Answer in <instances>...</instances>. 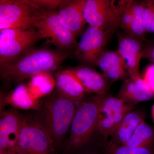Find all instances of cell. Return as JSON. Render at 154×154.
Returning <instances> with one entry per match:
<instances>
[{
  "instance_id": "cell-26",
  "label": "cell",
  "mask_w": 154,
  "mask_h": 154,
  "mask_svg": "<svg viewBox=\"0 0 154 154\" xmlns=\"http://www.w3.org/2000/svg\"><path fill=\"white\" fill-rule=\"evenodd\" d=\"M32 2L46 11H57L64 0H31Z\"/></svg>"
},
{
  "instance_id": "cell-25",
  "label": "cell",
  "mask_w": 154,
  "mask_h": 154,
  "mask_svg": "<svg viewBox=\"0 0 154 154\" xmlns=\"http://www.w3.org/2000/svg\"><path fill=\"white\" fill-rule=\"evenodd\" d=\"M144 17L146 33H154V0L143 1Z\"/></svg>"
},
{
  "instance_id": "cell-29",
  "label": "cell",
  "mask_w": 154,
  "mask_h": 154,
  "mask_svg": "<svg viewBox=\"0 0 154 154\" xmlns=\"http://www.w3.org/2000/svg\"><path fill=\"white\" fill-rule=\"evenodd\" d=\"M0 154H17V153L11 150L0 151Z\"/></svg>"
},
{
  "instance_id": "cell-9",
  "label": "cell",
  "mask_w": 154,
  "mask_h": 154,
  "mask_svg": "<svg viewBox=\"0 0 154 154\" xmlns=\"http://www.w3.org/2000/svg\"><path fill=\"white\" fill-rule=\"evenodd\" d=\"M99 130L105 141L110 136L125 116L133 111L135 105L127 104L108 94L100 95Z\"/></svg>"
},
{
  "instance_id": "cell-10",
  "label": "cell",
  "mask_w": 154,
  "mask_h": 154,
  "mask_svg": "<svg viewBox=\"0 0 154 154\" xmlns=\"http://www.w3.org/2000/svg\"><path fill=\"white\" fill-rule=\"evenodd\" d=\"M112 33L89 26L84 31L75 51L76 57L84 65L96 66V61L105 50Z\"/></svg>"
},
{
  "instance_id": "cell-23",
  "label": "cell",
  "mask_w": 154,
  "mask_h": 154,
  "mask_svg": "<svg viewBox=\"0 0 154 154\" xmlns=\"http://www.w3.org/2000/svg\"><path fill=\"white\" fill-rule=\"evenodd\" d=\"M101 146L104 154H154L152 148H136L110 143L108 140Z\"/></svg>"
},
{
  "instance_id": "cell-21",
  "label": "cell",
  "mask_w": 154,
  "mask_h": 154,
  "mask_svg": "<svg viewBox=\"0 0 154 154\" xmlns=\"http://www.w3.org/2000/svg\"><path fill=\"white\" fill-rule=\"evenodd\" d=\"M154 141V130L143 120L124 145L132 147L152 148Z\"/></svg>"
},
{
  "instance_id": "cell-30",
  "label": "cell",
  "mask_w": 154,
  "mask_h": 154,
  "mask_svg": "<svg viewBox=\"0 0 154 154\" xmlns=\"http://www.w3.org/2000/svg\"><path fill=\"white\" fill-rule=\"evenodd\" d=\"M151 114L152 119L154 123V105H153L152 107Z\"/></svg>"
},
{
  "instance_id": "cell-7",
  "label": "cell",
  "mask_w": 154,
  "mask_h": 154,
  "mask_svg": "<svg viewBox=\"0 0 154 154\" xmlns=\"http://www.w3.org/2000/svg\"><path fill=\"white\" fill-rule=\"evenodd\" d=\"M36 28L43 38H47L57 49L71 51L76 49V38L61 22L57 11H46Z\"/></svg>"
},
{
  "instance_id": "cell-22",
  "label": "cell",
  "mask_w": 154,
  "mask_h": 154,
  "mask_svg": "<svg viewBox=\"0 0 154 154\" xmlns=\"http://www.w3.org/2000/svg\"><path fill=\"white\" fill-rule=\"evenodd\" d=\"M56 86V81L51 73L45 72L30 79L29 91L36 99L50 94Z\"/></svg>"
},
{
  "instance_id": "cell-18",
  "label": "cell",
  "mask_w": 154,
  "mask_h": 154,
  "mask_svg": "<svg viewBox=\"0 0 154 154\" xmlns=\"http://www.w3.org/2000/svg\"><path fill=\"white\" fill-rule=\"evenodd\" d=\"M143 120L142 116L137 112L132 111L128 113L110 136L108 141L114 144L124 145Z\"/></svg>"
},
{
  "instance_id": "cell-31",
  "label": "cell",
  "mask_w": 154,
  "mask_h": 154,
  "mask_svg": "<svg viewBox=\"0 0 154 154\" xmlns=\"http://www.w3.org/2000/svg\"><path fill=\"white\" fill-rule=\"evenodd\" d=\"M96 154L94 153L88 152V153H85V154Z\"/></svg>"
},
{
  "instance_id": "cell-19",
  "label": "cell",
  "mask_w": 154,
  "mask_h": 154,
  "mask_svg": "<svg viewBox=\"0 0 154 154\" xmlns=\"http://www.w3.org/2000/svg\"><path fill=\"white\" fill-rule=\"evenodd\" d=\"M5 102L14 107L25 109L34 108L37 110L40 104L37 99L30 93L28 86L24 84L18 85L11 91L5 97Z\"/></svg>"
},
{
  "instance_id": "cell-15",
  "label": "cell",
  "mask_w": 154,
  "mask_h": 154,
  "mask_svg": "<svg viewBox=\"0 0 154 154\" xmlns=\"http://www.w3.org/2000/svg\"><path fill=\"white\" fill-rule=\"evenodd\" d=\"M76 76L88 94H107L109 83L103 75L92 67L82 65L69 69Z\"/></svg>"
},
{
  "instance_id": "cell-27",
  "label": "cell",
  "mask_w": 154,
  "mask_h": 154,
  "mask_svg": "<svg viewBox=\"0 0 154 154\" xmlns=\"http://www.w3.org/2000/svg\"><path fill=\"white\" fill-rule=\"evenodd\" d=\"M143 78L148 84L154 93V64L149 66L146 68Z\"/></svg>"
},
{
  "instance_id": "cell-13",
  "label": "cell",
  "mask_w": 154,
  "mask_h": 154,
  "mask_svg": "<svg viewBox=\"0 0 154 154\" xmlns=\"http://www.w3.org/2000/svg\"><path fill=\"white\" fill-rule=\"evenodd\" d=\"M86 0H64L57 11L62 23L75 37L84 32L87 24L83 14Z\"/></svg>"
},
{
  "instance_id": "cell-16",
  "label": "cell",
  "mask_w": 154,
  "mask_h": 154,
  "mask_svg": "<svg viewBox=\"0 0 154 154\" xmlns=\"http://www.w3.org/2000/svg\"><path fill=\"white\" fill-rule=\"evenodd\" d=\"M102 74L108 82H114L124 79L126 72L123 61L117 51L105 49L96 61Z\"/></svg>"
},
{
  "instance_id": "cell-24",
  "label": "cell",
  "mask_w": 154,
  "mask_h": 154,
  "mask_svg": "<svg viewBox=\"0 0 154 154\" xmlns=\"http://www.w3.org/2000/svg\"><path fill=\"white\" fill-rule=\"evenodd\" d=\"M132 1H122L119 2V26L129 35L131 19Z\"/></svg>"
},
{
  "instance_id": "cell-8",
  "label": "cell",
  "mask_w": 154,
  "mask_h": 154,
  "mask_svg": "<svg viewBox=\"0 0 154 154\" xmlns=\"http://www.w3.org/2000/svg\"><path fill=\"white\" fill-rule=\"evenodd\" d=\"M114 2L86 0L83 14L86 23L89 26L113 33L119 27V9Z\"/></svg>"
},
{
  "instance_id": "cell-3",
  "label": "cell",
  "mask_w": 154,
  "mask_h": 154,
  "mask_svg": "<svg viewBox=\"0 0 154 154\" xmlns=\"http://www.w3.org/2000/svg\"><path fill=\"white\" fill-rule=\"evenodd\" d=\"M100 100V95H96L82 102L77 108L65 145L66 153L73 152L85 145L98 129Z\"/></svg>"
},
{
  "instance_id": "cell-20",
  "label": "cell",
  "mask_w": 154,
  "mask_h": 154,
  "mask_svg": "<svg viewBox=\"0 0 154 154\" xmlns=\"http://www.w3.org/2000/svg\"><path fill=\"white\" fill-rule=\"evenodd\" d=\"M143 1H132L130 36L141 42L145 40L146 31L144 17Z\"/></svg>"
},
{
  "instance_id": "cell-14",
  "label": "cell",
  "mask_w": 154,
  "mask_h": 154,
  "mask_svg": "<svg viewBox=\"0 0 154 154\" xmlns=\"http://www.w3.org/2000/svg\"><path fill=\"white\" fill-rule=\"evenodd\" d=\"M154 96V93L143 78H130L122 84L117 98L134 105L140 102L148 101Z\"/></svg>"
},
{
  "instance_id": "cell-1",
  "label": "cell",
  "mask_w": 154,
  "mask_h": 154,
  "mask_svg": "<svg viewBox=\"0 0 154 154\" xmlns=\"http://www.w3.org/2000/svg\"><path fill=\"white\" fill-rule=\"evenodd\" d=\"M72 51L44 48H33L16 59L0 65V77L4 84L16 85L42 73L58 69Z\"/></svg>"
},
{
  "instance_id": "cell-17",
  "label": "cell",
  "mask_w": 154,
  "mask_h": 154,
  "mask_svg": "<svg viewBox=\"0 0 154 154\" xmlns=\"http://www.w3.org/2000/svg\"><path fill=\"white\" fill-rule=\"evenodd\" d=\"M55 81L57 92L75 102L82 100L88 94L79 80L69 69L58 72Z\"/></svg>"
},
{
  "instance_id": "cell-28",
  "label": "cell",
  "mask_w": 154,
  "mask_h": 154,
  "mask_svg": "<svg viewBox=\"0 0 154 154\" xmlns=\"http://www.w3.org/2000/svg\"><path fill=\"white\" fill-rule=\"evenodd\" d=\"M142 57L154 63V45L147 46L143 50Z\"/></svg>"
},
{
  "instance_id": "cell-5",
  "label": "cell",
  "mask_w": 154,
  "mask_h": 154,
  "mask_svg": "<svg viewBox=\"0 0 154 154\" xmlns=\"http://www.w3.org/2000/svg\"><path fill=\"white\" fill-rule=\"evenodd\" d=\"M13 151L17 154H57L49 133L35 116H25Z\"/></svg>"
},
{
  "instance_id": "cell-11",
  "label": "cell",
  "mask_w": 154,
  "mask_h": 154,
  "mask_svg": "<svg viewBox=\"0 0 154 154\" xmlns=\"http://www.w3.org/2000/svg\"><path fill=\"white\" fill-rule=\"evenodd\" d=\"M117 51L123 61L125 68L133 79L141 78L140 65L143 50L141 41L126 33H118Z\"/></svg>"
},
{
  "instance_id": "cell-12",
  "label": "cell",
  "mask_w": 154,
  "mask_h": 154,
  "mask_svg": "<svg viewBox=\"0 0 154 154\" xmlns=\"http://www.w3.org/2000/svg\"><path fill=\"white\" fill-rule=\"evenodd\" d=\"M25 116L15 108L1 111L0 151H13Z\"/></svg>"
},
{
  "instance_id": "cell-4",
  "label": "cell",
  "mask_w": 154,
  "mask_h": 154,
  "mask_svg": "<svg viewBox=\"0 0 154 154\" xmlns=\"http://www.w3.org/2000/svg\"><path fill=\"white\" fill-rule=\"evenodd\" d=\"M45 12L31 0H1L0 30L36 29V24Z\"/></svg>"
},
{
  "instance_id": "cell-2",
  "label": "cell",
  "mask_w": 154,
  "mask_h": 154,
  "mask_svg": "<svg viewBox=\"0 0 154 154\" xmlns=\"http://www.w3.org/2000/svg\"><path fill=\"white\" fill-rule=\"evenodd\" d=\"M76 109L75 101L63 96L57 90L37 109L38 115L35 117L49 133L57 151L63 145Z\"/></svg>"
},
{
  "instance_id": "cell-6",
  "label": "cell",
  "mask_w": 154,
  "mask_h": 154,
  "mask_svg": "<svg viewBox=\"0 0 154 154\" xmlns=\"http://www.w3.org/2000/svg\"><path fill=\"white\" fill-rule=\"evenodd\" d=\"M42 38L36 29L8 28L0 30V65L16 59L34 47Z\"/></svg>"
}]
</instances>
